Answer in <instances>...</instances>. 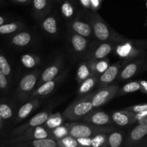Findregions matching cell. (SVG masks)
<instances>
[{"mask_svg": "<svg viewBox=\"0 0 147 147\" xmlns=\"http://www.w3.org/2000/svg\"><path fill=\"white\" fill-rule=\"evenodd\" d=\"M93 93L78 98L73 101L63 112V118L70 121H78L84 119L93 109L92 103Z\"/></svg>", "mask_w": 147, "mask_h": 147, "instance_id": "cell-1", "label": "cell"}, {"mask_svg": "<svg viewBox=\"0 0 147 147\" xmlns=\"http://www.w3.org/2000/svg\"><path fill=\"white\" fill-rule=\"evenodd\" d=\"M68 130V135L75 138H88L100 133H106L112 131V128L103 127V126L88 125L86 123H76L66 125Z\"/></svg>", "mask_w": 147, "mask_h": 147, "instance_id": "cell-2", "label": "cell"}, {"mask_svg": "<svg viewBox=\"0 0 147 147\" xmlns=\"http://www.w3.org/2000/svg\"><path fill=\"white\" fill-rule=\"evenodd\" d=\"M119 90L118 86H105L96 93H93L92 97V103L93 108H98L103 106L110 100Z\"/></svg>", "mask_w": 147, "mask_h": 147, "instance_id": "cell-3", "label": "cell"}, {"mask_svg": "<svg viewBox=\"0 0 147 147\" xmlns=\"http://www.w3.org/2000/svg\"><path fill=\"white\" fill-rule=\"evenodd\" d=\"M39 73L37 70L26 75L21 79L19 84V90L22 98H27L33 91L34 86L37 84Z\"/></svg>", "mask_w": 147, "mask_h": 147, "instance_id": "cell-4", "label": "cell"}, {"mask_svg": "<svg viewBox=\"0 0 147 147\" xmlns=\"http://www.w3.org/2000/svg\"><path fill=\"white\" fill-rule=\"evenodd\" d=\"M93 29L94 34L98 40L100 41H107V40H113L117 41L111 35L109 27L106 23L98 16H95L93 22Z\"/></svg>", "mask_w": 147, "mask_h": 147, "instance_id": "cell-5", "label": "cell"}, {"mask_svg": "<svg viewBox=\"0 0 147 147\" xmlns=\"http://www.w3.org/2000/svg\"><path fill=\"white\" fill-rule=\"evenodd\" d=\"M50 117V113L47 111H42L37 114L34 115L28 122L23 126H20L17 129L16 133L20 134L27 131L30 128L36 127L37 126H42L46 122V121Z\"/></svg>", "mask_w": 147, "mask_h": 147, "instance_id": "cell-6", "label": "cell"}, {"mask_svg": "<svg viewBox=\"0 0 147 147\" xmlns=\"http://www.w3.org/2000/svg\"><path fill=\"white\" fill-rule=\"evenodd\" d=\"M111 119L116 124L121 126H128L136 120V113L125 109L113 113Z\"/></svg>", "mask_w": 147, "mask_h": 147, "instance_id": "cell-7", "label": "cell"}, {"mask_svg": "<svg viewBox=\"0 0 147 147\" xmlns=\"http://www.w3.org/2000/svg\"><path fill=\"white\" fill-rule=\"evenodd\" d=\"M83 119L87 123L96 125V126H106V125H109L111 123V119L109 115L103 111L90 113Z\"/></svg>", "mask_w": 147, "mask_h": 147, "instance_id": "cell-8", "label": "cell"}, {"mask_svg": "<svg viewBox=\"0 0 147 147\" xmlns=\"http://www.w3.org/2000/svg\"><path fill=\"white\" fill-rule=\"evenodd\" d=\"M119 70L120 65L119 63L109 66L99 78V86L105 87L111 83L119 75Z\"/></svg>", "mask_w": 147, "mask_h": 147, "instance_id": "cell-9", "label": "cell"}, {"mask_svg": "<svg viewBox=\"0 0 147 147\" xmlns=\"http://www.w3.org/2000/svg\"><path fill=\"white\" fill-rule=\"evenodd\" d=\"M60 78H57L53 80L47 81L45 83H42L40 86V87L37 89L34 92H33L31 96V98H35L37 96H41V97H45V96H49L50 93L53 92L57 85V81H58Z\"/></svg>", "mask_w": 147, "mask_h": 147, "instance_id": "cell-10", "label": "cell"}, {"mask_svg": "<svg viewBox=\"0 0 147 147\" xmlns=\"http://www.w3.org/2000/svg\"><path fill=\"white\" fill-rule=\"evenodd\" d=\"M60 63L59 62L54 63L52 65L49 66L48 67L45 69L44 71L42 73L41 78H40V84H42V83H45L47 81H50V80H53L59 74V72L60 70Z\"/></svg>", "mask_w": 147, "mask_h": 147, "instance_id": "cell-11", "label": "cell"}, {"mask_svg": "<svg viewBox=\"0 0 147 147\" xmlns=\"http://www.w3.org/2000/svg\"><path fill=\"white\" fill-rule=\"evenodd\" d=\"M40 100L38 98H31V100L28 101L27 103H24L18 112V119L19 120H22L27 118L33 111L35 110L40 105Z\"/></svg>", "mask_w": 147, "mask_h": 147, "instance_id": "cell-12", "label": "cell"}, {"mask_svg": "<svg viewBox=\"0 0 147 147\" xmlns=\"http://www.w3.org/2000/svg\"><path fill=\"white\" fill-rule=\"evenodd\" d=\"M98 76L96 73H93L91 76H90L88 78H86V80H83L81 83V84H80V87H79V94H80V96H83V95L88 93V92L94 87V86L96 84L98 80Z\"/></svg>", "mask_w": 147, "mask_h": 147, "instance_id": "cell-13", "label": "cell"}, {"mask_svg": "<svg viewBox=\"0 0 147 147\" xmlns=\"http://www.w3.org/2000/svg\"><path fill=\"white\" fill-rule=\"evenodd\" d=\"M48 137V132L41 126L31 128V129H28V131H27V138L28 139H40Z\"/></svg>", "mask_w": 147, "mask_h": 147, "instance_id": "cell-14", "label": "cell"}, {"mask_svg": "<svg viewBox=\"0 0 147 147\" xmlns=\"http://www.w3.org/2000/svg\"><path fill=\"white\" fill-rule=\"evenodd\" d=\"M72 28L77 34H80L85 37L90 36L92 32L91 27L88 24L79 20L74 22L72 24Z\"/></svg>", "mask_w": 147, "mask_h": 147, "instance_id": "cell-15", "label": "cell"}, {"mask_svg": "<svg viewBox=\"0 0 147 147\" xmlns=\"http://www.w3.org/2000/svg\"><path fill=\"white\" fill-rule=\"evenodd\" d=\"M71 44L76 51L80 53L84 51L88 45V40L80 34H73L71 37Z\"/></svg>", "mask_w": 147, "mask_h": 147, "instance_id": "cell-16", "label": "cell"}, {"mask_svg": "<svg viewBox=\"0 0 147 147\" xmlns=\"http://www.w3.org/2000/svg\"><path fill=\"white\" fill-rule=\"evenodd\" d=\"M147 134V123H141L134 128L129 135V139L132 142H137Z\"/></svg>", "mask_w": 147, "mask_h": 147, "instance_id": "cell-17", "label": "cell"}, {"mask_svg": "<svg viewBox=\"0 0 147 147\" xmlns=\"http://www.w3.org/2000/svg\"><path fill=\"white\" fill-rule=\"evenodd\" d=\"M32 40L31 34L27 32L19 33L16 34L12 39V43L19 47H24L27 45Z\"/></svg>", "mask_w": 147, "mask_h": 147, "instance_id": "cell-18", "label": "cell"}, {"mask_svg": "<svg viewBox=\"0 0 147 147\" xmlns=\"http://www.w3.org/2000/svg\"><path fill=\"white\" fill-rule=\"evenodd\" d=\"M28 146L33 147H57L58 146L57 142H56L54 139H50V138H45V139H32L30 141Z\"/></svg>", "mask_w": 147, "mask_h": 147, "instance_id": "cell-19", "label": "cell"}, {"mask_svg": "<svg viewBox=\"0 0 147 147\" xmlns=\"http://www.w3.org/2000/svg\"><path fill=\"white\" fill-rule=\"evenodd\" d=\"M113 50V45L111 43H103L101 44L94 53V57L98 60L103 59L106 55L109 54Z\"/></svg>", "mask_w": 147, "mask_h": 147, "instance_id": "cell-20", "label": "cell"}, {"mask_svg": "<svg viewBox=\"0 0 147 147\" xmlns=\"http://www.w3.org/2000/svg\"><path fill=\"white\" fill-rule=\"evenodd\" d=\"M93 73L91 67H89L86 63H83L79 66L77 72V79L78 82L82 83L83 80L91 76Z\"/></svg>", "mask_w": 147, "mask_h": 147, "instance_id": "cell-21", "label": "cell"}, {"mask_svg": "<svg viewBox=\"0 0 147 147\" xmlns=\"http://www.w3.org/2000/svg\"><path fill=\"white\" fill-rule=\"evenodd\" d=\"M42 27L47 32L55 34L57 31V22L53 17H48L43 21Z\"/></svg>", "mask_w": 147, "mask_h": 147, "instance_id": "cell-22", "label": "cell"}, {"mask_svg": "<svg viewBox=\"0 0 147 147\" xmlns=\"http://www.w3.org/2000/svg\"><path fill=\"white\" fill-rule=\"evenodd\" d=\"M136 70H137V65L136 63L129 64L121 71L119 76V78L121 80H127L131 78L136 73Z\"/></svg>", "mask_w": 147, "mask_h": 147, "instance_id": "cell-23", "label": "cell"}, {"mask_svg": "<svg viewBox=\"0 0 147 147\" xmlns=\"http://www.w3.org/2000/svg\"><path fill=\"white\" fill-rule=\"evenodd\" d=\"M62 122H63V118L59 113H57V114L50 116L45 123L47 127L50 129H55L57 126H60Z\"/></svg>", "mask_w": 147, "mask_h": 147, "instance_id": "cell-24", "label": "cell"}, {"mask_svg": "<svg viewBox=\"0 0 147 147\" xmlns=\"http://www.w3.org/2000/svg\"><path fill=\"white\" fill-rule=\"evenodd\" d=\"M57 144L60 147H77L80 146L77 139L70 136H66L60 139L57 142Z\"/></svg>", "mask_w": 147, "mask_h": 147, "instance_id": "cell-25", "label": "cell"}, {"mask_svg": "<svg viewBox=\"0 0 147 147\" xmlns=\"http://www.w3.org/2000/svg\"><path fill=\"white\" fill-rule=\"evenodd\" d=\"M123 142V136L119 132H113L108 138V144L111 147H119Z\"/></svg>", "mask_w": 147, "mask_h": 147, "instance_id": "cell-26", "label": "cell"}, {"mask_svg": "<svg viewBox=\"0 0 147 147\" xmlns=\"http://www.w3.org/2000/svg\"><path fill=\"white\" fill-rule=\"evenodd\" d=\"M107 136L105 133H100L95 135L91 139V146L100 147L104 146L106 143Z\"/></svg>", "mask_w": 147, "mask_h": 147, "instance_id": "cell-27", "label": "cell"}, {"mask_svg": "<svg viewBox=\"0 0 147 147\" xmlns=\"http://www.w3.org/2000/svg\"><path fill=\"white\" fill-rule=\"evenodd\" d=\"M21 60L22 64L24 65V66H25L27 68H32V67H33L34 66H35V65L38 62L36 60L34 56L29 54L24 55L22 57Z\"/></svg>", "mask_w": 147, "mask_h": 147, "instance_id": "cell-28", "label": "cell"}, {"mask_svg": "<svg viewBox=\"0 0 147 147\" xmlns=\"http://www.w3.org/2000/svg\"><path fill=\"white\" fill-rule=\"evenodd\" d=\"M18 28V25L16 23H10V24H2L0 26V34H10Z\"/></svg>", "mask_w": 147, "mask_h": 147, "instance_id": "cell-29", "label": "cell"}, {"mask_svg": "<svg viewBox=\"0 0 147 147\" xmlns=\"http://www.w3.org/2000/svg\"><path fill=\"white\" fill-rule=\"evenodd\" d=\"M0 69L2 70L5 76H9L11 73V67L8 61L4 55H0Z\"/></svg>", "mask_w": 147, "mask_h": 147, "instance_id": "cell-30", "label": "cell"}, {"mask_svg": "<svg viewBox=\"0 0 147 147\" xmlns=\"http://www.w3.org/2000/svg\"><path fill=\"white\" fill-rule=\"evenodd\" d=\"M61 11L66 17H70L73 14L74 10L72 4L69 1H65L61 7Z\"/></svg>", "mask_w": 147, "mask_h": 147, "instance_id": "cell-31", "label": "cell"}, {"mask_svg": "<svg viewBox=\"0 0 147 147\" xmlns=\"http://www.w3.org/2000/svg\"><path fill=\"white\" fill-rule=\"evenodd\" d=\"M0 115L2 119H8L12 116V111L8 105L3 103L0 105Z\"/></svg>", "mask_w": 147, "mask_h": 147, "instance_id": "cell-32", "label": "cell"}, {"mask_svg": "<svg viewBox=\"0 0 147 147\" xmlns=\"http://www.w3.org/2000/svg\"><path fill=\"white\" fill-rule=\"evenodd\" d=\"M140 89V84L137 82H131V83H127L123 86L122 91L123 93H133V92L137 91Z\"/></svg>", "mask_w": 147, "mask_h": 147, "instance_id": "cell-33", "label": "cell"}, {"mask_svg": "<svg viewBox=\"0 0 147 147\" xmlns=\"http://www.w3.org/2000/svg\"><path fill=\"white\" fill-rule=\"evenodd\" d=\"M54 135L56 138H58L59 139L65 137L66 136H68V130H67V126H57V128L54 129Z\"/></svg>", "mask_w": 147, "mask_h": 147, "instance_id": "cell-34", "label": "cell"}, {"mask_svg": "<svg viewBox=\"0 0 147 147\" xmlns=\"http://www.w3.org/2000/svg\"><path fill=\"white\" fill-rule=\"evenodd\" d=\"M125 110L129 111L134 113H139L142 112L147 111V104L143 105H137V106H131V107H127L125 109Z\"/></svg>", "mask_w": 147, "mask_h": 147, "instance_id": "cell-35", "label": "cell"}, {"mask_svg": "<svg viewBox=\"0 0 147 147\" xmlns=\"http://www.w3.org/2000/svg\"><path fill=\"white\" fill-rule=\"evenodd\" d=\"M47 4V0H33V7L37 11H42Z\"/></svg>", "mask_w": 147, "mask_h": 147, "instance_id": "cell-36", "label": "cell"}, {"mask_svg": "<svg viewBox=\"0 0 147 147\" xmlns=\"http://www.w3.org/2000/svg\"><path fill=\"white\" fill-rule=\"evenodd\" d=\"M108 67H109V63L106 61H105V60H102V61L98 62L96 64L95 69H96V70L98 73H103Z\"/></svg>", "mask_w": 147, "mask_h": 147, "instance_id": "cell-37", "label": "cell"}, {"mask_svg": "<svg viewBox=\"0 0 147 147\" xmlns=\"http://www.w3.org/2000/svg\"><path fill=\"white\" fill-rule=\"evenodd\" d=\"M77 139L80 146H91V139L88 138H78Z\"/></svg>", "mask_w": 147, "mask_h": 147, "instance_id": "cell-38", "label": "cell"}, {"mask_svg": "<svg viewBox=\"0 0 147 147\" xmlns=\"http://www.w3.org/2000/svg\"><path fill=\"white\" fill-rule=\"evenodd\" d=\"M7 80L6 78V76L2 70L0 69V88L4 89L7 88Z\"/></svg>", "mask_w": 147, "mask_h": 147, "instance_id": "cell-39", "label": "cell"}, {"mask_svg": "<svg viewBox=\"0 0 147 147\" xmlns=\"http://www.w3.org/2000/svg\"><path fill=\"white\" fill-rule=\"evenodd\" d=\"M82 2H83V4H85V5L86 6H88V4H89V0H81Z\"/></svg>", "mask_w": 147, "mask_h": 147, "instance_id": "cell-40", "label": "cell"}, {"mask_svg": "<svg viewBox=\"0 0 147 147\" xmlns=\"http://www.w3.org/2000/svg\"><path fill=\"white\" fill-rule=\"evenodd\" d=\"M14 1H17L19 3H26L29 1V0H14Z\"/></svg>", "mask_w": 147, "mask_h": 147, "instance_id": "cell-41", "label": "cell"}, {"mask_svg": "<svg viewBox=\"0 0 147 147\" xmlns=\"http://www.w3.org/2000/svg\"><path fill=\"white\" fill-rule=\"evenodd\" d=\"M4 18H3L2 17H1V16H0V26L2 25V24H4Z\"/></svg>", "mask_w": 147, "mask_h": 147, "instance_id": "cell-42", "label": "cell"}, {"mask_svg": "<svg viewBox=\"0 0 147 147\" xmlns=\"http://www.w3.org/2000/svg\"><path fill=\"white\" fill-rule=\"evenodd\" d=\"M142 86H143L144 87L146 88V90H147V82H145V81L142 82Z\"/></svg>", "mask_w": 147, "mask_h": 147, "instance_id": "cell-43", "label": "cell"}, {"mask_svg": "<svg viewBox=\"0 0 147 147\" xmlns=\"http://www.w3.org/2000/svg\"><path fill=\"white\" fill-rule=\"evenodd\" d=\"M1 119H2V118H1V115H0V122H1Z\"/></svg>", "mask_w": 147, "mask_h": 147, "instance_id": "cell-44", "label": "cell"}]
</instances>
